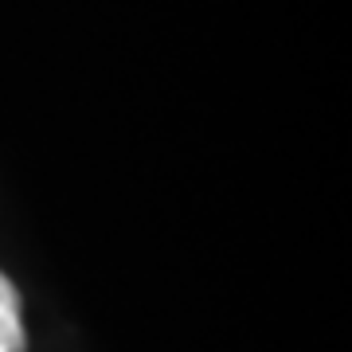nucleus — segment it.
I'll return each instance as SVG.
<instances>
[{"label": "nucleus", "instance_id": "f257e3e1", "mask_svg": "<svg viewBox=\"0 0 352 352\" xmlns=\"http://www.w3.org/2000/svg\"><path fill=\"white\" fill-rule=\"evenodd\" d=\"M28 337H24V321H20V298L16 286L0 274V352H24Z\"/></svg>", "mask_w": 352, "mask_h": 352}]
</instances>
